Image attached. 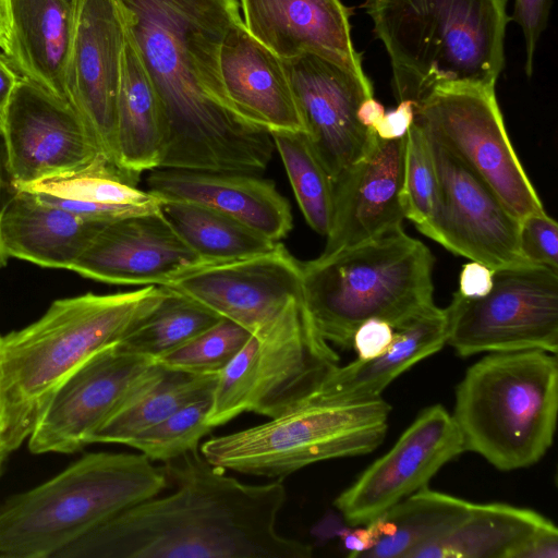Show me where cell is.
<instances>
[{"mask_svg":"<svg viewBox=\"0 0 558 558\" xmlns=\"http://www.w3.org/2000/svg\"><path fill=\"white\" fill-rule=\"evenodd\" d=\"M165 118L159 168L257 174L274 151L268 131L228 99L219 53L242 21L239 0H120Z\"/></svg>","mask_w":558,"mask_h":558,"instance_id":"6da1fadb","label":"cell"},{"mask_svg":"<svg viewBox=\"0 0 558 558\" xmlns=\"http://www.w3.org/2000/svg\"><path fill=\"white\" fill-rule=\"evenodd\" d=\"M174 490L86 532L54 558H310V544L281 535L283 478L246 484L194 449L163 463Z\"/></svg>","mask_w":558,"mask_h":558,"instance_id":"7a4b0ae2","label":"cell"},{"mask_svg":"<svg viewBox=\"0 0 558 558\" xmlns=\"http://www.w3.org/2000/svg\"><path fill=\"white\" fill-rule=\"evenodd\" d=\"M147 286L59 299L28 326L0 333V457L28 439L62 383L98 351L120 341L162 300Z\"/></svg>","mask_w":558,"mask_h":558,"instance_id":"3957f363","label":"cell"},{"mask_svg":"<svg viewBox=\"0 0 558 558\" xmlns=\"http://www.w3.org/2000/svg\"><path fill=\"white\" fill-rule=\"evenodd\" d=\"M508 0H365L391 65L398 102L433 92L495 87L505 66Z\"/></svg>","mask_w":558,"mask_h":558,"instance_id":"277c9868","label":"cell"},{"mask_svg":"<svg viewBox=\"0 0 558 558\" xmlns=\"http://www.w3.org/2000/svg\"><path fill=\"white\" fill-rule=\"evenodd\" d=\"M433 266L429 248L399 227L301 263L302 305L322 339L350 349L364 322L397 328L435 304Z\"/></svg>","mask_w":558,"mask_h":558,"instance_id":"5b68a950","label":"cell"},{"mask_svg":"<svg viewBox=\"0 0 558 558\" xmlns=\"http://www.w3.org/2000/svg\"><path fill=\"white\" fill-rule=\"evenodd\" d=\"M169 486L142 453L93 452L0 501V558H54L73 541Z\"/></svg>","mask_w":558,"mask_h":558,"instance_id":"8992f818","label":"cell"},{"mask_svg":"<svg viewBox=\"0 0 558 558\" xmlns=\"http://www.w3.org/2000/svg\"><path fill=\"white\" fill-rule=\"evenodd\" d=\"M557 355L542 350L489 353L465 372L451 414L465 451L501 471L536 463L554 441Z\"/></svg>","mask_w":558,"mask_h":558,"instance_id":"52a82bcc","label":"cell"},{"mask_svg":"<svg viewBox=\"0 0 558 558\" xmlns=\"http://www.w3.org/2000/svg\"><path fill=\"white\" fill-rule=\"evenodd\" d=\"M390 411L381 397L332 402L307 390L263 424L207 439L201 453L226 471L283 478L317 462L372 452L385 439Z\"/></svg>","mask_w":558,"mask_h":558,"instance_id":"ba28073f","label":"cell"},{"mask_svg":"<svg viewBox=\"0 0 558 558\" xmlns=\"http://www.w3.org/2000/svg\"><path fill=\"white\" fill-rule=\"evenodd\" d=\"M338 361L316 332L302 301L295 302L271 328L252 333L218 375L207 424L215 428L243 412L272 418Z\"/></svg>","mask_w":558,"mask_h":558,"instance_id":"9c48e42d","label":"cell"},{"mask_svg":"<svg viewBox=\"0 0 558 558\" xmlns=\"http://www.w3.org/2000/svg\"><path fill=\"white\" fill-rule=\"evenodd\" d=\"M447 344L460 356L558 350V270L522 264L494 270L482 298L454 292L445 308Z\"/></svg>","mask_w":558,"mask_h":558,"instance_id":"30bf717a","label":"cell"},{"mask_svg":"<svg viewBox=\"0 0 558 558\" xmlns=\"http://www.w3.org/2000/svg\"><path fill=\"white\" fill-rule=\"evenodd\" d=\"M414 121L478 175L519 220L545 211L509 140L495 87L437 89L415 107Z\"/></svg>","mask_w":558,"mask_h":558,"instance_id":"8fae6325","label":"cell"},{"mask_svg":"<svg viewBox=\"0 0 558 558\" xmlns=\"http://www.w3.org/2000/svg\"><path fill=\"white\" fill-rule=\"evenodd\" d=\"M426 136L439 196L433 217L417 230L450 252L493 270L530 263L520 248L521 220L478 175Z\"/></svg>","mask_w":558,"mask_h":558,"instance_id":"7c38bea8","label":"cell"},{"mask_svg":"<svg viewBox=\"0 0 558 558\" xmlns=\"http://www.w3.org/2000/svg\"><path fill=\"white\" fill-rule=\"evenodd\" d=\"M155 361L128 353L117 342L98 351L58 388L34 432V454L73 453L157 372Z\"/></svg>","mask_w":558,"mask_h":558,"instance_id":"4fadbf2b","label":"cell"},{"mask_svg":"<svg viewBox=\"0 0 558 558\" xmlns=\"http://www.w3.org/2000/svg\"><path fill=\"white\" fill-rule=\"evenodd\" d=\"M128 31L129 15L120 0L73 1L64 68L66 99L101 153L114 163L117 102Z\"/></svg>","mask_w":558,"mask_h":558,"instance_id":"5bb4252c","label":"cell"},{"mask_svg":"<svg viewBox=\"0 0 558 558\" xmlns=\"http://www.w3.org/2000/svg\"><path fill=\"white\" fill-rule=\"evenodd\" d=\"M162 287L197 301L251 333L263 332L302 301L301 263L279 243L260 255L201 263Z\"/></svg>","mask_w":558,"mask_h":558,"instance_id":"9a60e30c","label":"cell"},{"mask_svg":"<svg viewBox=\"0 0 558 558\" xmlns=\"http://www.w3.org/2000/svg\"><path fill=\"white\" fill-rule=\"evenodd\" d=\"M464 451L452 415L440 404L432 405L335 499V507L349 525H364L427 487L445 464Z\"/></svg>","mask_w":558,"mask_h":558,"instance_id":"2e32d148","label":"cell"},{"mask_svg":"<svg viewBox=\"0 0 558 558\" xmlns=\"http://www.w3.org/2000/svg\"><path fill=\"white\" fill-rule=\"evenodd\" d=\"M311 144L335 183L371 148L375 131L362 125L357 109L374 88L367 75H357L329 60L302 54L284 60Z\"/></svg>","mask_w":558,"mask_h":558,"instance_id":"e0dca14e","label":"cell"},{"mask_svg":"<svg viewBox=\"0 0 558 558\" xmlns=\"http://www.w3.org/2000/svg\"><path fill=\"white\" fill-rule=\"evenodd\" d=\"M1 124L16 187L77 170L101 153L68 101L24 77Z\"/></svg>","mask_w":558,"mask_h":558,"instance_id":"ac0fdd59","label":"cell"},{"mask_svg":"<svg viewBox=\"0 0 558 558\" xmlns=\"http://www.w3.org/2000/svg\"><path fill=\"white\" fill-rule=\"evenodd\" d=\"M203 263L158 210L106 223L71 270L119 286H166Z\"/></svg>","mask_w":558,"mask_h":558,"instance_id":"d6986e66","label":"cell"},{"mask_svg":"<svg viewBox=\"0 0 558 558\" xmlns=\"http://www.w3.org/2000/svg\"><path fill=\"white\" fill-rule=\"evenodd\" d=\"M405 140H383L375 133L366 155L333 183V217L319 256H329L402 227Z\"/></svg>","mask_w":558,"mask_h":558,"instance_id":"ffe728a7","label":"cell"},{"mask_svg":"<svg viewBox=\"0 0 558 558\" xmlns=\"http://www.w3.org/2000/svg\"><path fill=\"white\" fill-rule=\"evenodd\" d=\"M242 21L282 61L302 54L366 75L351 37L352 10L340 0H239Z\"/></svg>","mask_w":558,"mask_h":558,"instance_id":"44dd1931","label":"cell"},{"mask_svg":"<svg viewBox=\"0 0 558 558\" xmlns=\"http://www.w3.org/2000/svg\"><path fill=\"white\" fill-rule=\"evenodd\" d=\"M147 185L148 192L161 199L214 208L277 242L293 227L289 202L272 181L256 174L158 168L151 170Z\"/></svg>","mask_w":558,"mask_h":558,"instance_id":"7402d4cb","label":"cell"},{"mask_svg":"<svg viewBox=\"0 0 558 558\" xmlns=\"http://www.w3.org/2000/svg\"><path fill=\"white\" fill-rule=\"evenodd\" d=\"M219 68L228 99L246 121L268 132H306L283 61L252 37L243 21L223 40Z\"/></svg>","mask_w":558,"mask_h":558,"instance_id":"603a6c76","label":"cell"},{"mask_svg":"<svg viewBox=\"0 0 558 558\" xmlns=\"http://www.w3.org/2000/svg\"><path fill=\"white\" fill-rule=\"evenodd\" d=\"M393 330L392 342L383 354L369 360L356 359L343 366L330 365L310 391L332 402H361L381 397L399 375L446 344V310L433 304Z\"/></svg>","mask_w":558,"mask_h":558,"instance_id":"cb8c5ba5","label":"cell"},{"mask_svg":"<svg viewBox=\"0 0 558 558\" xmlns=\"http://www.w3.org/2000/svg\"><path fill=\"white\" fill-rule=\"evenodd\" d=\"M106 223L80 217L17 187L0 216V247L7 257L71 269Z\"/></svg>","mask_w":558,"mask_h":558,"instance_id":"d4e9b609","label":"cell"},{"mask_svg":"<svg viewBox=\"0 0 558 558\" xmlns=\"http://www.w3.org/2000/svg\"><path fill=\"white\" fill-rule=\"evenodd\" d=\"M138 181L100 153L77 170L17 187L85 219L110 222L160 208L162 199L140 190Z\"/></svg>","mask_w":558,"mask_h":558,"instance_id":"484cf974","label":"cell"},{"mask_svg":"<svg viewBox=\"0 0 558 558\" xmlns=\"http://www.w3.org/2000/svg\"><path fill=\"white\" fill-rule=\"evenodd\" d=\"M165 134V118L158 94L129 27L117 102L118 166L137 178L144 171L158 169Z\"/></svg>","mask_w":558,"mask_h":558,"instance_id":"4316f807","label":"cell"},{"mask_svg":"<svg viewBox=\"0 0 558 558\" xmlns=\"http://www.w3.org/2000/svg\"><path fill=\"white\" fill-rule=\"evenodd\" d=\"M73 1L12 0L13 35L8 57L22 77L65 101Z\"/></svg>","mask_w":558,"mask_h":558,"instance_id":"83f0119b","label":"cell"},{"mask_svg":"<svg viewBox=\"0 0 558 558\" xmlns=\"http://www.w3.org/2000/svg\"><path fill=\"white\" fill-rule=\"evenodd\" d=\"M554 525L543 514L507 504H472L458 524L409 558H511L532 535Z\"/></svg>","mask_w":558,"mask_h":558,"instance_id":"f1b7e54d","label":"cell"},{"mask_svg":"<svg viewBox=\"0 0 558 558\" xmlns=\"http://www.w3.org/2000/svg\"><path fill=\"white\" fill-rule=\"evenodd\" d=\"M473 502L424 487L372 520L378 542L361 558H409L422 545L450 531Z\"/></svg>","mask_w":558,"mask_h":558,"instance_id":"f546056e","label":"cell"},{"mask_svg":"<svg viewBox=\"0 0 558 558\" xmlns=\"http://www.w3.org/2000/svg\"><path fill=\"white\" fill-rule=\"evenodd\" d=\"M218 375H194L159 364L155 375L88 438L125 444L183 407L211 395Z\"/></svg>","mask_w":558,"mask_h":558,"instance_id":"4dcf8cb0","label":"cell"},{"mask_svg":"<svg viewBox=\"0 0 558 558\" xmlns=\"http://www.w3.org/2000/svg\"><path fill=\"white\" fill-rule=\"evenodd\" d=\"M160 211L203 263L256 256L279 245L244 222L204 205L162 199Z\"/></svg>","mask_w":558,"mask_h":558,"instance_id":"1f68e13d","label":"cell"},{"mask_svg":"<svg viewBox=\"0 0 558 558\" xmlns=\"http://www.w3.org/2000/svg\"><path fill=\"white\" fill-rule=\"evenodd\" d=\"M166 289L159 304L117 342L121 350L156 361L222 318L197 301Z\"/></svg>","mask_w":558,"mask_h":558,"instance_id":"d6a6232c","label":"cell"},{"mask_svg":"<svg viewBox=\"0 0 558 558\" xmlns=\"http://www.w3.org/2000/svg\"><path fill=\"white\" fill-rule=\"evenodd\" d=\"M269 134L306 222L318 234L327 236L333 217V182L306 132L271 131Z\"/></svg>","mask_w":558,"mask_h":558,"instance_id":"836d02e7","label":"cell"},{"mask_svg":"<svg viewBox=\"0 0 558 558\" xmlns=\"http://www.w3.org/2000/svg\"><path fill=\"white\" fill-rule=\"evenodd\" d=\"M210 405L211 395L183 407L124 445L151 461L166 463L179 458L197 449L201 439L213 429L206 421Z\"/></svg>","mask_w":558,"mask_h":558,"instance_id":"e575fe53","label":"cell"},{"mask_svg":"<svg viewBox=\"0 0 558 558\" xmlns=\"http://www.w3.org/2000/svg\"><path fill=\"white\" fill-rule=\"evenodd\" d=\"M251 335L243 326L221 318L155 362L172 371L194 375H219L243 348Z\"/></svg>","mask_w":558,"mask_h":558,"instance_id":"d590c367","label":"cell"},{"mask_svg":"<svg viewBox=\"0 0 558 558\" xmlns=\"http://www.w3.org/2000/svg\"><path fill=\"white\" fill-rule=\"evenodd\" d=\"M405 137L401 202L404 217L420 228L435 213L439 183L429 142L421 125L413 121Z\"/></svg>","mask_w":558,"mask_h":558,"instance_id":"8d00e7d4","label":"cell"},{"mask_svg":"<svg viewBox=\"0 0 558 558\" xmlns=\"http://www.w3.org/2000/svg\"><path fill=\"white\" fill-rule=\"evenodd\" d=\"M519 235L527 262L558 270V226L546 211L523 218Z\"/></svg>","mask_w":558,"mask_h":558,"instance_id":"74e56055","label":"cell"},{"mask_svg":"<svg viewBox=\"0 0 558 558\" xmlns=\"http://www.w3.org/2000/svg\"><path fill=\"white\" fill-rule=\"evenodd\" d=\"M551 0H514L512 19L520 25L525 43L524 72L533 74L534 53L547 26Z\"/></svg>","mask_w":558,"mask_h":558,"instance_id":"f35d334b","label":"cell"},{"mask_svg":"<svg viewBox=\"0 0 558 558\" xmlns=\"http://www.w3.org/2000/svg\"><path fill=\"white\" fill-rule=\"evenodd\" d=\"M393 328L385 320L372 318L359 326L352 338V348L359 360H369L383 354L391 344Z\"/></svg>","mask_w":558,"mask_h":558,"instance_id":"ab89813d","label":"cell"},{"mask_svg":"<svg viewBox=\"0 0 558 558\" xmlns=\"http://www.w3.org/2000/svg\"><path fill=\"white\" fill-rule=\"evenodd\" d=\"M415 104L410 100L398 102L396 109L386 112L372 128L383 140H398L405 136L414 121Z\"/></svg>","mask_w":558,"mask_h":558,"instance_id":"60d3db41","label":"cell"},{"mask_svg":"<svg viewBox=\"0 0 558 558\" xmlns=\"http://www.w3.org/2000/svg\"><path fill=\"white\" fill-rule=\"evenodd\" d=\"M494 270L484 264L466 263L459 277V292L465 298H482L493 287Z\"/></svg>","mask_w":558,"mask_h":558,"instance_id":"b9f144b4","label":"cell"},{"mask_svg":"<svg viewBox=\"0 0 558 558\" xmlns=\"http://www.w3.org/2000/svg\"><path fill=\"white\" fill-rule=\"evenodd\" d=\"M558 530L556 525L544 529L526 539L511 558H557Z\"/></svg>","mask_w":558,"mask_h":558,"instance_id":"7bdbcfd3","label":"cell"},{"mask_svg":"<svg viewBox=\"0 0 558 558\" xmlns=\"http://www.w3.org/2000/svg\"><path fill=\"white\" fill-rule=\"evenodd\" d=\"M341 541L343 547L349 551V557H360L376 545L378 536L374 526L366 523L363 527L353 529L351 526Z\"/></svg>","mask_w":558,"mask_h":558,"instance_id":"ee69618b","label":"cell"},{"mask_svg":"<svg viewBox=\"0 0 558 558\" xmlns=\"http://www.w3.org/2000/svg\"><path fill=\"white\" fill-rule=\"evenodd\" d=\"M16 190L17 187L15 186L10 165L8 145L2 124L0 122V216L5 205L15 194Z\"/></svg>","mask_w":558,"mask_h":558,"instance_id":"f6af8a7d","label":"cell"},{"mask_svg":"<svg viewBox=\"0 0 558 558\" xmlns=\"http://www.w3.org/2000/svg\"><path fill=\"white\" fill-rule=\"evenodd\" d=\"M22 76L11 64L9 59L0 52V122L4 117L11 98Z\"/></svg>","mask_w":558,"mask_h":558,"instance_id":"bcb514c9","label":"cell"},{"mask_svg":"<svg viewBox=\"0 0 558 558\" xmlns=\"http://www.w3.org/2000/svg\"><path fill=\"white\" fill-rule=\"evenodd\" d=\"M351 525L347 523L343 517L335 512H328L319 522L312 527V535L320 542H326L335 537H342Z\"/></svg>","mask_w":558,"mask_h":558,"instance_id":"7dc6e473","label":"cell"},{"mask_svg":"<svg viewBox=\"0 0 558 558\" xmlns=\"http://www.w3.org/2000/svg\"><path fill=\"white\" fill-rule=\"evenodd\" d=\"M13 35L12 0H0V50L8 58Z\"/></svg>","mask_w":558,"mask_h":558,"instance_id":"c3c4849f","label":"cell"},{"mask_svg":"<svg viewBox=\"0 0 558 558\" xmlns=\"http://www.w3.org/2000/svg\"><path fill=\"white\" fill-rule=\"evenodd\" d=\"M386 113L384 106L374 97L365 99L357 109V119L366 128H373Z\"/></svg>","mask_w":558,"mask_h":558,"instance_id":"681fc988","label":"cell"},{"mask_svg":"<svg viewBox=\"0 0 558 558\" xmlns=\"http://www.w3.org/2000/svg\"><path fill=\"white\" fill-rule=\"evenodd\" d=\"M7 255L3 253V251L0 247V268H2L5 265L7 262Z\"/></svg>","mask_w":558,"mask_h":558,"instance_id":"f907efd6","label":"cell"},{"mask_svg":"<svg viewBox=\"0 0 558 558\" xmlns=\"http://www.w3.org/2000/svg\"><path fill=\"white\" fill-rule=\"evenodd\" d=\"M4 461H5V459L0 457V473H1L2 465H3Z\"/></svg>","mask_w":558,"mask_h":558,"instance_id":"816d5d0a","label":"cell"}]
</instances>
